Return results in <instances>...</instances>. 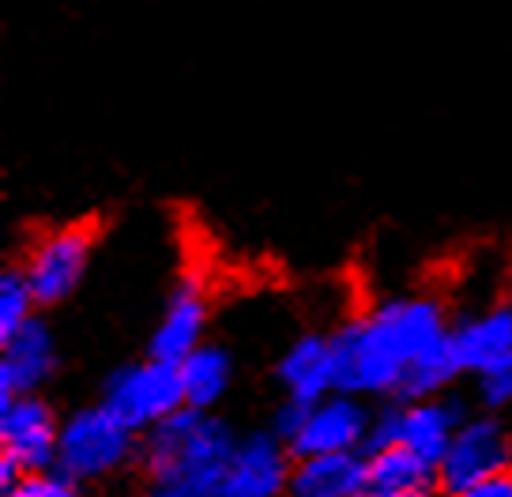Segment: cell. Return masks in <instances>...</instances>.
Wrapping results in <instances>:
<instances>
[{"instance_id":"cell-1","label":"cell","mask_w":512,"mask_h":497,"mask_svg":"<svg viewBox=\"0 0 512 497\" xmlns=\"http://www.w3.org/2000/svg\"><path fill=\"white\" fill-rule=\"evenodd\" d=\"M339 392L384 396V400H426L460 381L452 351V324L433 298H392L373 313L332 332Z\"/></svg>"},{"instance_id":"cell-2","label":"cell","mask_w":512,"mask_h":497,"mask_svg":"<svg viewBox=\"0 0 512 497\" xmlns=\"http://www.w3.org/2000/svg\"><path fill=\"white\" fill-rule=\"evenodd\" d=\"M238 437L223 418L181 407L144 437V464L155 486H177L189 497H223V475Z\"/></svg>"},{"instance_id":"cell-3","label":"cell","mask_w":512,"mask_h":497,"mask_svg":"<svg viewBox=\"0 0 512 497\" xmlns=\"http://www.w3.org/2000/svg\"><path fill=\"white\" fill-rule=\"evenodd\" d=\"M102 234H106L102 215H80V219H64L46 230H34L31 238L23 241V249L12 260L19 264V272L27 275V287L42 313L57 309L80 290Z\"/></svg>"},{"instance_id":"cell-4","label":"cell","mask_w":512,"mask_h":497,"mask_svg":"<svg viewBox=\"0 0 512 497\" xmlns=\"http://www.w3.org/2000/svg\"><path fill=\"white\" fill-rule=\"evenodd\" d=\"M132 452H136V430H128L106 403H95L61 422L57 471L76 482L106 479L132 460Z\"/></svg>"},{"instance_id":"cell-5","label":"cell","mask_w":512,"mask_h":497,"mask_svg":"<svg viewBox=\"0 0 512 497\" xmlns=\"http://www.w3.org/2000/svg\"><path fill=\"white\" fill-rule=\"evenodd\" d=\"M464 407L460 400H448L445 392L441 396H426V400H388L373 415V426H369L366 437V452L377 449H392V445H403V449L426 456L430 464H441V456L448 452L456 430L464 426Z\"/></svg>"},{"instance_id":"cell-6","label":"cell","mask_w":512,"mask_h":497,"mask_svg":"<svg viewBox=\"0 0 512 497\" xmlns=\"http://www.w3.org/2000/svg\"><path fill=\"white\" fill-rule=\"evenodd\" d=\"M102 403L125 422L128 430H155L159 422H166V418L185 407L181 369L174 362H159V358L128 362V366L113 369L106 377Z\"/></svg>"},{"instance_id":"cell-7","label":"cell","mask_w":512,"mask_h":497,"mask_svg":"<svg viewBox=\"0 0 512 497\" xmlns=\"http://www.w3.org/2000/svg\"><path fill=\"white\" fill-rule=\"evenodd\" d=\"M57 415L42 396L0 400V486H16L31 471L57 464Z\"/></svg>"},{"instance_id":"cell-8","label":"cell","mask_w":512,"mask_h":497,"mask_svg":"<svg viewBox=\"0 0 512 497\" xmlns=\"http://www.w3.org/2000/svg\"><path fill=\"white\" fill-rule=\"evenodd\" d=\"M512 467V433L497 415H475L464 418V426L456 430L448 452L437 464L441 475V494H456L475 482L501 475Z\"/></svg>"},{"instance_id":"cell-9","label":"cell","mask_w":512,"mask_h":497,"mask_svg":"<svg viewBox=\"0 0 512 497\" xmlns=\"http://www.w3.org/2000/svg\"><path fill=\"white\" fill-rule=\"evenodd\" d=\"M373 415L366 411L362 396L332 392L309 407L302 430L290 437V456H324V452H366V437Z\"/></svg>"},{"instance_id":"cell-10","label":"cell","mask_w":512,"mask_h":497,"mask_svg":"<svg viewBox=\"0 0 512 497\" xmlns=\"http://www.w3.org/2000/svg\"><path fill=\"white\" fill-rule=\"evenodd\" d=\"M208 287L192 275H181L170 294H166V305L159 313V324L147 339V358H159V362H174L181 366L200 343H208L204 332H208Z\"/></svg>"},{"instance_id":"cell-11","label":"cell","mask_w":512,"mask_h":497,"mask_svg":"<svg viewBox=\"0 0 512 497\" xmlns=\"http://www.w3.org/2000/svg\"><path fill=\"white\" fill-rule=\"evenodd\" d=\"M57 336L42 313L8 339H0V400L38 396V388L57 373Z\"/></svg>"},{"instance_id":"cell-12","label":"cell","mask_w":512,"mask_h":497,"mask_svg":"<svg viewBox=\"0 0 512 497\" xmlns=\"http://www.w3.org/2000/svg\"><path fill=\"white\" fill-rule=\"evenodd\" d=\"M294 456L279 433L238 437L223 475V497H279L287 494Z\"/></svg>"},{"instance_id":"cell-13","label":"cell","mask_w":512,"mask_h":497,"mask_svg":"<svg viewBox=\"0 0 512 497\" xmlns=\"http://www.w3.org/2000/svg\"><path fill=\"white\" fill-rule=\"evenodd\" d=\"M275 377H279V385L287 392V400H298V403H320L324 396L339 392L332 336H324V332H305V336H298L283 351V358H279Z\"/></svg>"},{"instance_id":"cell-14","label":"cell","mask_w":512,"mask_h":497,"mask_svg":"<svg viewBox=\"0 0 512 497\" xmlns=\"http://www.w3.org/2000/svg\"><path fill=\"white\" fill-rule=\"evenodd\" d=\"M452 351L464 377H482L512 358V305H490L452 328Z\"/></svg>"},{"instance_id":"cell-15","label":"cell","mask_w":512,"mask_h":497,"mask_svg":"<svg viewBox=\"0 0 512 497\" xmlns=\"http://www.w3.org/2000/svg\"><path fill=\"white\" fill-rule=\"evenodd\" d=\"M369 471H366V490L362 497H437L441 494V475L437 464L426 456L392 445V449L366 452Z\"/></svg>"},{"instance_id":"cell-16","label":"cell","mask_w":512,"mask_h":497,"mask_svg":"<svg viewBox=\"0 0 512 497\" xmlns=\"http://www.w3.org/2000/svg\"><path fill=\"white\" fill-rule=\"evenodd\" d=\"M366 452H324L302 456L290 471V497H362L366 490Z\"/></svg>"},{"instance_id":"cell-17","label":"cell","mask_w":512,"mask_h":497,"mask_svg":"<svg viewBox=\"0 0 512 497\" xmlns=\"http://www.w3.org/2000/svg\"><path fill=\"white\" fill-rule=\"evenodd\" d=\"M181 388H185V407L211 411L226 396L230 377H234V358L219 343H200L196 351L181 362Z\"/></svg>"},{"instance_id":"cell-18","label":"cell","mask_w":512,"mask_h":497,"mask_svg":"<svg viewBox=\"0 0 512 497\" xmlns=\"http://www.w3.org/2000/svg\"><path fill=\"white\" fill-rule=\"evenodd\" d=\"M34 313H42V309H38L31 287H27V275L19 272L16 260H8L4 275H0V339L19 332Z\"/></svg>"},{"instance_id":"cell-19","label":"cell","mask_w":512,"mask_h":497,"mask_svg":"<svg viewBox=\"0 0 512 497\" xmlns=\"http://www.w3.org/2000/svg\"><path fill=\"white\" fill-rule=\"evenodd\" d=\"M4 497H80L76 479H68L61 471H31L16 486H8Z\"/></svg>"},{"instance_id":"cell-20","label":"cell","mask_w":512,"mask_h":497,"mask_svg":"<svg viewBox=\"0 0 512 497\" xmlns=\"http://www.w3.org/2000/svg\"><path fill=\"white\" fill-rule=\"evenodd\" d=\"M475 381H479V400L486 403L490 411L509 407L512 403V358L509 362H501V366H494L490 373L475 377Z\"/></svg>"},{"instance_id":"cell-21","label":"cell","mask_w":512,"mask_h":497,"mask_svg":"<svg viewBox=\"0 0 512 497\" xmlns=\"http://www.w3.org/2000/svg\"><path fill=\"white\" fill-rule=\"evenodd\" d=\"M448 497H512V467L501 471V475H490V479L475 482V486H467V490H456V494H448Z\"/></svg>"},{"instance_id":"cell-22","label":"cell","mask_w":512,"mask_h":497,"mask_svg":"<svg viewBox=\"0 0 512 497\" xmlns=\"http://www.w3.org/2000/svg\"><path fill=\"white\" fill-rule=\"evenodd\" d=\"M144 497H189L185 490H177V486H151Z\"/></svg>"}]
</instances>
